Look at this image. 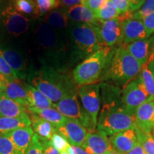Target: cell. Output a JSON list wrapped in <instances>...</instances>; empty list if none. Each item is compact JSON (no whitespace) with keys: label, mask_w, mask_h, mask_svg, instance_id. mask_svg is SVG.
Returning a JSON list of instances; mask_svg holds the SVG:
<instances>
[{"label":"cell","mask_w":154,"mask_h":154,"mask_svg":"<svg viewBox=\"0 0 154 154\" xmlns=\"http://www.w3.org/2000/svg\"><path fill=\"white\" fill-rule=\"evenodd\" d=\"M30 126V117H26V118L0 117V136L9 134L17 128Z\"/></svg>","instance_id":"4316f807"},{"label":"cell","mask_w":154,"mask_h":154,"mask_svg":"<svg viewBox=\"0 0 154 154\" xmlns=\"http://www.w3.org/2000/svg\"><path fill=\"white\" fill-rule=\"evenodd\" d=\"M29 113H34L41 117L48 122H49L55 128L61 126L64 124L66 117L63 116L55 108H46V109H36V108H27Z\"/></svg>","instance_id":"484cf974"},{"label":"cell","mask_w":154,"mask_h":154,"mask_svg":"<svg viewBox=\"0 0 154 154\" xmlns=\"http://www.w3.org/2000/svg\"><path fill=\"white\" fill-rule=\"evenodd\" d=\"M109 139L113 149L119 154H127L138 142L135 128L117 133Z\"/></svg>","instance_id":"2e32d148"},{"label":"cell","mask_w":154,"mask_h":154,"mask_svg":"<svg viewBox=\"0 0 154 154\" xmlns=\"http://www.w3.org/2000/svg\"><path fill=\"white\" fill-rule=\"evenodd\" d=\"M28 113L26 107L8 98L0 96V117L26 118L29 117Z\"/></svg>","instance_id":"44dd1931"},{"label":"cell","mask_w":154,"mask_h":154,"mask_svg":"<svg viewBox=\"0 0 154 154\" xmlns=\"http://www.w3.org/2000/svg\"><path fill=\"white\" fill-rule=\"evenodd\" d=\"M0 96L13 100L26 109L29 107L26 91L23 84H19V81L7 79Z\"/></svg>","instance_id":"ffe728a7"},{"label":"cell","mask_w":154,"mask_h":154,"mask_svg":"<svg viewBox=\"0 0 154 154\" xmlns=\"http://www.w3.org/2000/svg\"><path fill=\"white\" fill-rule=\"evenodd\" d=\"M53 107L66 118L76 119L79 121L87 131L94 132L96 130L91 119L84 109H82L81 107L76 93L67 94L57 103H54Z\"/></svg>","instance_id":"ba28073f"},{"label":"cell","mask_w":154,"mask_h":154,"mask_svg":"<svg viewBox=\"0 0 154 154\" xmlns=\"http://www.w3.org/2000/svg\"><path fill=\"white\" fill-rule=\"evenodd\" d=\"M0 74L2 75L8 80L19 81L17 75L14 74L12 69L10 68L8 63L6 62V61L1 55H0Z\"/></svg>","instance_id":"8d00e7d4"},{"label":"cell","mask_w":154,"mask_h":154,"mask_svg":"<svg viewBox=\"0 0 154 154\" xmlns=\"http://www.w3.org/2000/svg\"><path fill=\"white\" fill-rule=\"evenodd\" d=\"M145 1L146 0H128L130 12L132 14L136 11L138 10L145 2Z\"/></svg>","instance_id":"b9f144b4"},{"label":"cell","mask_w":154,"mask_h":154,"mask_svg":"<svg viewBox=\"0 0 154 154\" xmlns=\"http://www.w3.org/2000/svg\"><path fill=\"white\" fill-rule=\"evenodd\" d=\"M31 119V125L33 128L34 133L42 140H49L51 136L56 132V128L50 124L41 117L34 113H29Z\"/></svg>","instance_id":"d4e9b609"},{"label":"cell","mask_w":154,"mask_h":154,"mask_svg":"<svg viewBox=\"0 0 154 154\" xmlns=\"http://www.w3.org/2000/svg\"><path fill=\"white\" fill-rule=\"evenodd\" d=\"M82 148L89 154H106L113 150L109 138L95 132L88 133Z\"/></svg>","instance_id":"ac0fdd59"},{"label":"cell","mask_w":154,"mask_h":154,"mask_svg":"<svg viewBox=\"0 0 154 154\" xmlns=\"http://www.w3.org/2000/svg\"><path fill=\"white\" fill-rule=\"evenodd\" d=\"M60 154H68V153H67L66 151H64V152H61V153H60Z\"/></svg>","instance_id":"681fc988"},{"label":"cell","mask_w":154,"mask_h":154,"mask_svg":"<svg viewBox=\"0 0 154 154\" xmlns=\"http://www.w3.org/2000/svg\"><path fill=\"white\" fill-rule=\"evenodd\" d=\"M44 148V154H60V152L51 145L49 140H41Z\"/></svg>","instance_id":"60d3db41"},{"label":"cell","mask_w":154,"mask_h":154,"mask_svg":"<svg viewBox=\"0 0 154 154\" xmlns=\"http://www.w3.org/2000/svg\"><path fill=\"white\" fill-rule=\"evenodd\" d=\"M11 4L18 12L28 18L38 16L37 6L34 0H12Z\"/></svg>","instance_id":"83f0119b"},{"label":"cell","mask_w":154,"mask_h":154,"mask_svg":"<svg viewBox=\"0 0 154 154\" xmlns=\"http://www.w3.org/2000/svg\"><path fill=\"white\" fill-rule=\"evenodd\" d=\"M136 126L146 133H152L154 128V100L146 101L134 113Z\"/></svg>","instance_id":"e0dca14e"},{"label":"cell","mask_w":154,"mask_h":154,"mask_svg":"<svg viewBox=\"0 0 154 154\" xmlns=\"http://www.w3.org/2000/svg\"><path fill=\"white\" fill-rule=\"evenodd\" d=\"M122 32V45L149 38L143 22L138 19L129 18L123 21Z\"/></svg>","instance_id":"9a60e30c"},{"label":"cell","mask_w":154,"mask_h":154,"mask_svg":"<svg viewBox=\"0 0 154 154\" xmlns=\"http://www.w3.org/2000/svg\"><path fill=\"white\" fill-rule=\"evenodd\" d=\"M71 38L77 54L81 57H88L100 49H106L101 45L91 24L81 23L72 27Z\"/></svg>","instance_id":"52a82bcc"},{"label":"cell","mask_w":154,"mask_h":154,"mask_svg":"<svg viewBox=\"0 0 154 154\" xmlns=\"http://www.w3.org/2000/svg\"><path fill=\"white\" fill-rule=\"evenodd\" d=\"M0 154H18L7 135L0 136Z\"/></svg>","instance_id":"d590c367"},{"label":"cell","mask_w":154,"mask_h":154,"mask_svg":"<svg viewBox=\"0 0 154 154\" xmlns=\"http://www.w3.org/2000/svg\"><path fill=\"white\" fill-rule=\"evenodd\" d=\"M26 154H44V148L39 137L34 133Z\"/></svg>","instance_id":"74e56055"},{"label":"cell","mask_w":154,"mask_h":154,"mask_svg":"<svg viewBox=\"0 0 154 154\" xmlns=\"http://www.w3.org/2000/svg\"><path fill=\"white\" fill-rule=\"evenodd\" d=\"M127 154H146L145 151L142 147V146L140 145L139 142H137L136 145L134 146V147Z\"/></svg>","instance_id":"ee69618b"},{"label":"cell","mask_w":154,"mask_h":154,"mask_svg":"<svg viewBox=\"0 0 154 154\" xmlns=\"http://www.w3.org/2000/svg\"><path fill=\"white\" fill-rule=\"evenodd\" d=\"M142 65L128 52L124 45L116 50L108 75L117 84L126 85L139 74Z\"/></svg>","instance_id":"5b68a950"},{"label":"cell","mask_w":154,"mask_h":154,"mask_svg":"<svg viewBox=\"0 0 154 154\" xmlns=\"http://www.w3.org/2000/svg\"><path fill=\"white\" fill-rule=\"evenodd\" d=\"M148 67H149L150 70L151 71L152 74H153V77H154V61H152V62L150 63V64L148 66Z\"/></svg>","instance_id":"7dc6e473"},{"label":"cell","mask_w":154,"mask_h":154,"mask_svg":"<svg viewBox=\"0 0 154 154\" xmlns=\"http://www.w3.org/2000/svg\"><path fill=\"white\" fill-rule=\"evenodd\" d=\"M66 152L68 154H89L82 147L72 145L69 146Z\"/></svg>","instance_id":"7bdbcfd3"},{"label":"cell","mask_w":154,"mask_h":154,"mask_svg":"<svg viewBox=\"0 0 154 154\" xmlns=\"http://www.w3.org/2000/svg\"><path fill=\"white\" fill-rule=\"evenodd\" d=\"M59 0H36L38 16L42 17L47 12L54 10L59 6Z\"/></svg>","instance_id":"1f68e13d"},{"label":"cell","mask_w":154,"mask_h":154,"mask_svg":"<svg viewBox=\"0 0 154 154\" xmlns=\"http://www.w3.org/2000/svg\"><path fill=\"white\" fill-rule=\"evenodd\" d=\"M7 79L5 76H3L2 75L0 74V95H1L2 91L4 86H5L6 82H7Z\"/></svg>","instance_id":"bcb514c9"},{"label":"cell","mask_w":154,"mask_h":154,"mask_svg":"<svg viewBox=\"0 0 154 154\" xmlns=\"http://www.w3.org/2000/svg\"><path fill=\"white\" fill-rule=\"evenodd\" d=\"M135 127L134 116L127 112L122 104L115 101L103 103L97 120V133L110 137L117 133Z\"/></svg>","instance_id":"3957f363"},{"label":"cell","mask_w":154,"mask_h":154,"mask_svg":"<svg viewBox=\"0 0 154 154\" xmlns=\"http://www.w3.org/2000/svg\"><path fill=\"white\" fill-rule=\"evenodd\" d=\"M27 79L30 84L44 94L53 103H57L67 94L75 93L74 84L53 67L41 63V68L29 69Z\"/></svg>","instance_id":"7a4b0ae2"},{"label":"cell","mask_w":154,"mask_h":154,"mask_svg":"<svg viewBox=\"0 0 154 154\" xmlns=\"http://www.w3.org/2000/svg\"><path fill=\"white\" fill-rule=\"evenodd\" d=\"M42 20L60 34L63 30L66 29L69 26V19L65 11L62 9H54L49 11Z\"/></svg>","instance_id":"cb8c5ba5"},{"label":"cell","mask_w":154,"mask_h":154,"mask_svg":"<svg viewBox=\"0 0 154 154\" xmlns=\"http://www.w3.org/2000/svg\"><path fill=\"white\" fill-rule=\"evenodd\" d=\"M23 86L27 94L29 107L36 108V109H46V108L53 107V102L33 86L29 84H24Z\"/></svg>","instance_id":"603a6c76"},{"label":"cell","mask_w":154,"mask_h":154,"mask_svg":"<svg viewBox=\"0 0 154 154\" xmlns=\"http://www.w3.org/2000/svg\"><path fill=\"white\" fill-rule=\"evenodd\" d=\"M108 0H82V5L92 11H96L101 8Z\"/></svg>","instance_id":"ab89813d"},{"label":"cell","mask_w":154,"mask_h":154,"mask_svg":"<svg viewBox=\"0 0 154 154\" xmlns=\"http://www.w3.org/2000/svg\"><path fill=\"white\" fill-rule=\"evenodd\" d=\"M138 141L142 146L146 154H154V137L153 132L146 133L135 127Z\"/></svg>","instance_id":"f546056e"},{"label":"cell","mask_w":154,"mask_h":154,"mask_svg":"<svg viewBox=\"0 0 154 154\" xmlns=\"http://www.w3.org/2000/svg\"><path fill=\"white\" fill-rule=\"evenodd\" d=\"M153 137H154V128H153Z\"/></svg>","instance_id":"f907efd6"},{"label":"cell","mask_w":154,"mask_h":154,"mask_svg":"<svg viewBox=\"0 0 154 154\" xmlns=\"http://www.w3.org/2000/svg\"><path fill=\"white\" fill-rule=\"evenodd\" d=\"M36 22L18 12L9 0H0V44L21 47L34 34Z\"/></svg>","instance_id":"6da1fadb"},{"label":"cell","mask_w":154,"mask_h":154,"mask_svg":"<svg viewBox=\"0 0 154 154\" xmlns=\"http://www.w3.org/2000/svg\"><path fill=\"white\" fill-rule=\"evenodd\" d=\"M83 109L96 128L100 111V88L97 84L81 86L79 89Z\"/></svg>","instance_id":"7c38bea8"},{"label":"cell","mask_w":154,"mask_h":154,"mask_svg":"<svg viewBox=\"0 0 154 154\" xmlns=\"http://www.w3.org/2000/svg\"><path fill=\"white\" fill-rule=\"evenodd\" d=\"M125 47L142 66H148L154 61V36L134 42Z\"/></svg>","instance_id":"5bb4252c"},{"label":"cell","mask_w":154,"mask_h":154,"mask_svg":"<svg viewBox=\"0 0 154 154\" xmlns=\"http://www.w3.org/2000/svg\"><path fill=\"white\" fill-rule=\"evenodd\" d=\"M151 100L145 86L138 76L125 86L121 96V104L127 112L134 116L135 111L140 105Z\"/></svg>","instance_id":"9c48e42d"},{"label":"cell","mask_w":154,"mask_h":154,"mask_svg":"<svg viewBox=\"0 0 154 154\" xmlns=\"http://www.w3.org/2000/svg\"><path fill=\"white\" fill-rule=\"evenodd\" d=\"M57 132L61 134L72 146L82 147L85 141L88 131L79 121L67 118L64 124L56 128Z\"/></svg>","instance_id":"4fadbf2b"},{"label":"cell","mask_w":154,"mask_h":154,"mask_svg":"<svg viewBox=\"0 0 154 154\" xmlns=\"http://www.w3.org/2000/svg\"><path fill=\"white\" fill-rule=\"evenodd\" d=\"M33 38L34 44L41 55V63L47 65L49 61L53 62L58 54L62 51V36L43 20L36 23Z\"/></svg>","instance_id":"277c9868"},{"label":"cell","mask_w":154,"mask_h":154,"mask_svg":"<svg viewBox=\"0 0 154 154\" xmlns=\"http://www.w3.org/2000/svg\"><path fill=\"white\" fill-rule=\"evenodd\" d=\"M0 55L8 63L19 80L27 79L29 72L28 58L22 47L11 44H0Z\"/></svg>","instance_id":"30bf717a"},{"label":"cell","mask_w":154,"mask_h":154,"mask_svg":"<svg viewBox=\"0 0 154 154\" xmlns=\"http://www.w3.org/2000/svg\"><path fill=\"white\" fill-rule=\"evenodd\" d=\"M49 141L51 145H52L56 149H57L60 153L66 151L69 146H70V144L67 142V140L65 139L61 134H59V133L57 132V131H56V132L53 134V136H51Z\"/></svg>","instance_id":"836d02e7"},{"label":"cell","mask_w":154,"mask_h":154,"mask_svg":"<svg viewBox=\"0 0 154 154\" xmlns=\"http://www.w3.org/2000/svg\"><path fill=\"white\" fill-rule=\"evenodd\" d=\"M142 22L145 26V29L148 36H151L154 34V13L148 15L142 19Z\"/></svg>","instance_id":"f35d334b"},{"label":"cell","mask_w":154,"mask_h":154,"mask_svg":"<svg viewBox=\"0 0 154 154\" xmlns=\"http://www.w3.org/2000/svg\"><path fill=\"white\" fill-rule=\"evenodd\" d=\"M110 49H100L86 57L73 71L74 80L77 86L96 84L106 66Z\"/></svg>","instance_id":"8992f818"},{"label":"cell","mask_w":154,"mask_h":154,"mask_svg":"<svg viewBox=\"0 0 154 154\" xmlns=\"http://www.w3.org/2000/svg\"><path fill=\"white\" fill-rule=\"evenodd\" d=\"M64 11L69 20L73 22L94 24L97 21L95 17V12L82 5L73 6Z\"/></svg>","instance_id":"7402d4cb"},{"label":"cell","mask_w":154,"mask_h":154,"mask_svg":"<svg viewBox=\"0 0 154 154\" xmlns=\"http://www.w3.org/2000/svg\"><path fill=\"white\" fill-rule=\"evenodd\" d=\"M111 1L116 7L120 13V19L124 21L127 19L131 18L132 14L130 12L128 0H111Z\"/></svg>","instance_id":"e575fe53"},{"label":"cell","mask_w":154,"mask_h":154,"mask_svg":"<svg viewBox=\"0 0 154 154\" xmlns=\"http://www.w3.org/2000/svg\"><path fill=\"white\" fill-rule=\"evenodd\" d=\"M138 77L145 86L152 100H154V77L148 66H142Z\"/></svg>","instance_id":"4dcf8cb0"},{"label":"cell","mask_w":154,"mask_h":154,"mask_svg":"<svg viewBox=\"0 0 154 154\" xmlns=\"http://www.w3.org/2000/svg\"><path fill=\"white\" fill-rule=\"evenodd\" d=\"M95 12V17L97 20L101 22L111 20V19H120V13L116 7L111 0H108L104 5Z\"/></svg>","instance_id":"f1b7e54d"},{"label":"cell","mask_w":154,"mask_h":154,"mask_svg":"<svg viewBox=\"0 0 154 154\" xmlns=\"http://www.w3.org/2000/svg\"><path fill=\"white\" fill-rule=\"evenodd\" d=\"M154 13V0H146L141 7L132 13L131 18L141 20L148 15Z\"/></svg>","instance_id":"d6a6232c"},{"label":"cell","mask_w":154,"mask_h":154,"mask_svg":"<svg viewBox=\"0 0 154 154\" xmlns=\"http://www.w3.org/2000/svg\"><path fill=\"white\" fill-rule=\"evenodd\" d=\"M122 23L121 19L116 18L104 22L97 20L91 24L103 47L111 49L117 44H122Z\"/></svg>","instance_id":"8fae6325"},{"label":"cell","mask_w":154,"mask_h":154,"mask_svg":"<svg viewBox=\"0 0 154 154\" xmlns=\"http://www.w3.org/2000/svg\"><path fill=\"white\" fill-rule=\"evenodd\" d=\"M34 134L33 128L30 126L17 128L6 135L9 136L14 144L17 153L26 154Z\"/></svg>","instance_id":"d6986e66"},{"label":"cell","mask_w":154,"mask_h":154,"mask_svg":"<svg viewBox=\"0 0 154 154\" xmlns=\"http://www.w3.org/2000/svg\"><path fill=\"white\" fill-rule=\"evenodd\" d=\"M106 154H119V153H118V152L114 151V150H112V151H109L108 153H106Z\"/></svg>","instance_id":"c3c4849f"},{"label":"cell","mask_w":154,"mask_h":154,"mask_svg":"<svg viewBox=\"0 0 154 154\" xmlns=\"http://www.w3.org/2000/svg\"><path fill=\"white\" fill-rule=\"evenodd\" d=\"M59 3L66 7H71L73 6L79 5L82 2V0H59Z\"/></svg>","instance_id":"f6af8a7d"}]
</instances>
